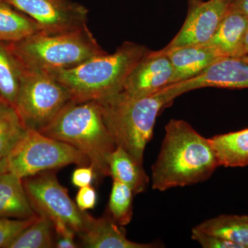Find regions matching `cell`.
<instances>
[{"label":"cell","mask_w":248,"mask_h":248,"mask_svg":"<svg viewBox=\"0 0 248 248\" xmlns=\"http://www.w3.org/2000/svg\"><path fill=\"white\" fill-rule=\"evenodd\" d=\"M219 166L209 139L185 121L171 120L152 167V187L163 192L200 184L210 179Z\"/></svg>","instance_id":"cell-1"},{"label":"cell","mask_w":248,"mask_h":248,"mask_svg":"<svg viewBox=\"0 0 248 248\" xmlns=\"http://www.w3.org/2000/svg\"><path fill=\"white\" fill-rule=\"evenodd\" d=\"M145 46L125 42L112 54L106 53L68 68L48 72L76 102L103 101L123 91L125 81L148 51Z\"/></svg>","instance_id":"cell-2"},{"label":"cell","mask_w":248,"mask_h":248,"mask_svg":"<svg viewBox=\"0 0 248 248\" xmlns=\"http://www.w3.org/2000/svg\"><path fill=\"white\" fill-rule=\"evenodd\" d=\"M40 133L68 143L89 157L97 179L110 176L108 161L116 145L97 101L72 100Z\"/></svg>","instance_id":"cell-3"},{"label":"cell","mask_w":248,"mask_h":248,"mask_svg":"<svg viewBox=\"0 0 248 248\" xmlns=\"http://www.w3.org/2000/svg\"><path fill=\"white\" fill-rule=\"evenodd\" d=\"M174 99L165 88L140 98L128 97L122 92L99 103L117 146L122 147L137 162L143 165L145 149L153 138L156 118Z\"/></svg>","instance_id":"cell-4"},{"label":"cell","mask_w":248,"mask_h":248,"mask_svg":"<svg viewBox=\"0 0 248 248\" xmlns=\"http://www.w3.org/2000/svg\"><path fill=\"white\" fill-rule=\"evenodd\" d=\"M6 44L23 68L45 73L73 68L107 53L88 27L66 33L40 32Z\"/></svg>","instance_id":"cell-5"},{"label":"cell","mask_w":248,"mask_h":248,"mask_svg":"<svg viewBox=\"0 0 248 248\" xmlns=\"http://www.w3.org/2000/svg\"><path fill=\"white\" fill-rule=\"evenodd\" d=\"M6 161L7 170L22 179L68 165H91L89 157L79 150L32 129H27Z\"/></svg>","instance_id":"cell-6"},{"label":"cell","mask_w":248,"mask_h":248,"mask_svg":"<svg viewBox=\"0 0 248 248\" xmlns=\"http://www.w3.org/2000/svg\"><path fill=\"white\" fill-rule=\"evenodd\" d=\"M72 100L68 90L48 73L22 68L16 108L27 129L40 132Z\"/></svg>","instance_id":"cell-7"},{"label":"cell","mask_w":248,"mask_h":248,"mask_svg":"<svg viewBox=\"0 0 248 248\" xmlns=\"http://www.w3.org/2000/svg\"><path fill=\"white\" fill-rule=\"evenodd\" d=\"M22 181L31 206L37 215L48 217L53 223L63 222L78 234L84 231L91 215L79 210L55 172L45 171Z\"/></svg>","instance_id":"cell-8"},{"label":"cell","mask_w":248,"mask_h":248,"mask_svg":"<svg viewBox=\"0 0 248 248\" xmlns=\"http://www.w3.org/2000/svg\"><path fill=\"white\" fill-rule=\"evenodd\" d=\"M6 1L33 19L44 33H66L88 27L89 10L72 0Z\"/></svg>","instance_id":"cell-9"},{"label":"cell","mask_w":248,"mask_h":248,"mask_svg":"<svg viewBox=\"0 0 248 248\" xmlns=\"http://www.w3.org/2000/svg\"><path fill=\"white\" fill-rule=\"evenodd\" d=\"M231 4L226 0H187L185 22L165 48L203 45L211 40Z\"/></svg>","instance_id":"cell-10"},{"label":"cell","mask_w":248,"mask_h":248,"mask_svg":"<svg viewBox=\"0 0 248 248\" xmlns=\"http://www.w3.org/2000/svg\"><path fill=\"white\" fill-rule=\"evenodd\" d=\"M205 87L248 89V54L217 59L195 78L166 89L175 99L184 93Z\"/></svg>","instance_id":"cell-11"},{"label":"cell","mask_w":248,"mask_h":248,"mask_svg":"<svg viewBox=\"0 0 248 248\" xmlns=\"http://www.w3.org/2000/svg\"><path fill=\"white\" fill-rule=\"evenodd\" d=\"M172 63L164 49L149 50L129 75L122 93L128 97L152 95L172 84Z\"/></svg>","instance_id":"cell-12"},{"label":"cell","mask_w":248,"mask_h":248,"mask_svg":"<svg viewBox=\"0 0 248 248\" xmlns=\"http://www.w3.org/2000/svg\"><path fill=\"white\" fill-rule=\"evenodd\" d=\"M82 245L89 248H155L159 244H140L126 237V232L108 213L100 218L90 217L84 231L79 234Z\"/></svg>","instance_id":"cell-13"},{"label":"cell","mask_w":248,"mask_h":248,"mask_svg":"<svg viewBox=\"0 0 248 248\" xmlns=\"http://www.w3.org/2000/svg\"><path fill=\"white\" fill-rule=\"evenodd\" d=\"M164 49L172 63L171 84L195 78L217 59L223 57L216 48L205 45Z\"/></svg>","instance_id":"cell-14"},{"label":"cell","mask_w":248,"mask_h":248,"mask_svg":"<svg viewBox=\"0 0 248 248\" xmlns=\"http://www.w3.org/2000/svg\"><path fill=\"white\" fill-rule=\"evenodd\" d=\"M248 28V17L228 10L211 40L205 45L216 48L223 57L242 55Z\"/></svg>","instance_id":"cell-15"},{"label":"cell","mask_w":248,"mask_h":248,"mask_svg":"<svg viewBox=\"0 0 248 248\" xmlns=\"http://www.w3.org/2000/svg\"><path fill=\"white\" fill-rule=\"evenodd\" d=\"M22 179L14 173L0 174V217L26 219L35 216Z\"/></svg>","instance_id":"cell-16"},{"label":"cell","mask_w":248,"mask_h":248,"mask_svg":"<svg viewBox=\"0 0 248 248\" xmlns=\"http://www.w3.org/2000/svg\"><path fill=\"white\" fill-rule=\"evenodd\" d=\"M108 166L110 176L113 180L129 186L135 195L144 192L149 185V177L143 165L137 162L122 147H116L112 152L109 158Z\"/></svg>","instance_id":"cell-17"},{"label":"cell","mask_w":248,"mask_h":248,"mask_svg":"<svg viewBox=\"0 0 248 248\" xmlns=\"http://www.w3.org/2000/svg\"><path fill=\"white\" fill-rule=\"evenodd\" d=\"M220 166L245 167L248 166V128L209 139Z\"/></svg>","instance_id":"cell-18"},{"label":"cell","mask_w":248,"mask_h":248,"mask_svg":"<svg viewBox=\"0 0 248 248\" xmlns=\"http://www.w3.org/2000/svg\"><path fill=\"white\" fill-rule=\"evenodd\" d=\"M40 32L33 19L6 0H0V42H16Z\"/></svg>","instance_id":"cell-19"},{"label":"cell","mask_w":248,"mask_h":248,"mask_svg":"<svg viewBox=\"0 0 248 248\" xmlns=\"http://www.w3.org/2000/svg\"><path fill=\"white\" fill-rule=\"evenodd\" d=\"M194 228L248 248V215H219Z\"/></svg>","instance_id":"cell-20"},{"label":"cell","mask_w":248,"mask_h":248,"mask_svg":"<svg viewBox=\"0 0 248 248\" xmlns=\"http://www.w3.org/2000/svg\"><path fill=\"white\" fill-rule=\"evenodd\" d=\"M22 67L7 44L0 42V98L16 108Z\"/></svg>","instance_id":"cell-21"},{"label":"cell","mask_w":248,"mask_h":248,"mask_svg":"<svg viewBox=\"0 0 248 248\" xmlns=\"http://www.w3.org/2000/svg\"><path fill=\"white\" fill-rule=\"evenodd\" d=\"M27 128L16 108L0 100V159H6L22 140Z\"/></svg>","instance_id":"cell-22"},{"label":"cell","mask_w":248,"mask_h":248,"mask_svg":"<svg viewBox=\"0 0 248 248\" xmlns=\"http://www.w3.org/2000/svg\"><path fill=\"white\" fill-rule=\"evenodd\" d=\"M53 222L48 217L37 218L11 243L9 248H50L55 247Z\"/></svg>","instance_id":"cell-23"},{"label":"cell","mask_w":248,"mask_h":248,"mask_svg":"<svg viewBox=\"0 0 248 248\" xmlns=\"http://www.w3.org/2000/svg\"><path fill=\"white\" fill-rule=\"evenodd\" d=\"M133 190L123 183L113 180L108 213L116 223L122 226L129 224L133 216Z\"/></svg>","instance_id":"cell-24"},{"label":"cell","mask_w":248,"mask_h":248,"mask_svg":"<svg viewBox=\"0 0 248 248\" xmlns=\"http://www.w3.org/2000/svg\"><path fill=\"white\" fill-rule=\"evenodd\" d=\"M38 215L26 219H12L11 218L0 217V248H9L10 245L30 226Z\"/></svg>","instance_id":"cell-25"},{"label":"cell","mask_w":248,"mask_h":248,"mask_svg":"<svg viewBox=\"0 0 248 248\" xmlns=\"http://www.w3.org/2000/svg\"><path fill=\"white\" fill-rule=\"evenodd\" d=\"M192 239L203 248H243L240 245L215 235L197 231L195 228L192 230Z\"/></svg>","instance_id":"cell-26"},{"label":"cell","mask_w":248,"mask_h":248,"mask_svg":"<svg viewBox=\"0 0 248 248\" xmlns=\"http://www.w3.org/2000/svg\"><path fill=\"white\" fill-rule=\"evenodd\" d=\"M76 203L83 212L94 208L97 203V193L94 187L91 186L80 187L77 194Z\"/></svg>","instance_id":"cell-27"},{"label":"cell","mask_w":248,"mask_h":248,"mask_svg":"<svg viewBox=\"0 0 248 248\" xmlns=\"http://www.w3.org/2000/svg\"><path fill=\"white\" fill-rule=\"evenodd\" d=\"M97 179L95 171L91 165L80 166L72 175V184L78 187L91 186L93 180Z\"/></svg>","instance_id":"cell-28"},{"label":"cell","mask_w":248,"mask_h":248,"mask_svg":"<svg viewBox=\"0 0 248 248\" xmlns=\"http://www.w3.org/2000/svg\"><path fill=\"white\" fill-rule=\"evenodd\" d=\"M55 247L58 248H76L78 245L73 236H59L55 241Z\"/></svg>","instance_id":"cell-29"},{"label":"cell","mask_w":248,"mask_h":248,"mask_svg":"<svg viewBox=\"0 0 248 248\" xmlns=\"http://www.w3.org/2000/svg\"><path fill=\"white\" fill-rule=\"evenodd\" d=\"M229 10L239 12L248 17V0H235L230 6Z\"/></svg>","instance_id":"cell-30"},{"label":"cell","mask_w":248,"mask_h":248,"mask_svg":"<svg viewBox=\"0 0 248 248\" xmlns=\"http://www.w3.org/2000/svg\"><path fill=\"white\" fill-rule=\"evenodd\" d=\"M7 161L6 159H0V174L7 172Z\"/></svg>","instance_id":"cell-31"},{"label":"cell","mask_w":248,"mask_h":248,"mask_svg":"<svg viewBox=\"0 0 248 248\" xmlns=\"http://www.w3.org/2000/svg\"><path fill=\"white\" fill-rule=\"evenodd\" d=\"M244 53L248 54V28L245 35L244 40Z\"/></svg>","instance_id":"cell-32"},{"label":"cell","mask_w":248,"mask_h":248,"mask_svg":"<svg viewBox=\"0 0 248 248\" xmlns=\"http://www.w3.org/2000/svg\"><path fill=\"white\" fill-rule=\"evenodd\" d=\"M227 1H228V3H230V4H232V3L234 2L235 0H226Z\"/></svg>","instance_id":"cell-33"},{"label":"cell","mask_w":248,"mask_h":248,"mask_svg":"<svg viewBox=\"0 0 248 248\" xmlns=\"http://www.w3.org/2000/svg\"><path fill=\"white\" fill-rule=\"evenodd\" d=\"M0 100H1V98H0ZM1 100H2V99H1Z\"/></svg>","instance_id":"cell-34"}]
</instances>
